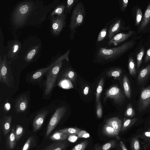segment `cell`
<instances>
[{
  "label": "cell",
  "mask_w": 150,
  "mask_h": 150,
  "mask_svg": "<svg viewBox=\"0 0 150 150\" xmlns=\"http://www.w3.org/2000/svg\"><path fill=\"white\" fill-rule=\"evenodd\" d=\"M79 1V0H68L65 1L66 12L70 14L76 4Z\"/></svg>",
  "instance_id": "cell-32"
},
{
  "label": "cell",
  "mask_w": 150,
  "mask_h": 150,
  "mask_svg": "<svg viewBox=\"0 0 150 150\" xmlns=\"http://www.w3.org/2000/svg\"><path fill=\"white\" fill-rule=\"evenodd\" d=\"M11 64L6 54H4L3 57L0 55V81L8 87H13L14 81Z\"/></svg>",
  "instance_id": "cell-6"
},
{
  "label": "cell",
  "mask_w": 150,
  "mask_h": 150,
  "mask_svg": "<svg viewBox=\"0 0 150 150\" xmlns=\"http://www.w3.org/2000/svg\"><path fill=\"white\" fill-rule=\"evenodd\" d=\"M108 26L106 24L99 33L96 41V44L103 40L107 35Z\"/></svg>",
  "instance_id": "cell-34"
},
{
  "label": "cell",
  "mask_w": 150,
  "mask_h": 150,
  "mask_svg": "<svg viewBox=\"0 0 150 150\" xmlns=\"http://www.w3.org/2000/svg\"><path fill=\"white\" fill-rule=\"evenodd\" d=\"M89 91V87L88 86H86L84 88L83 90V93L84 95L88 94Z\"/></svg>",
  "instance_id": "cell-50"
},
{
  "label": "cell",
  "mask_w": 150,
  "mask_h": 150,
  "mask_svg": "<svg viewBox=\"0 0 150 150\" xmlns=\"http://www.w3.org/2000/svg\"><path fill=\"white\" fill-rule=\"evenodd\" d=\"M86 11L83 3L79 1L73 8L71 15L69 25L70 31V39L73 40L76 32V30L82 25L84 22Z\"/></svg>",
  "instance_id": "cell-5"
},
{
  "label": "cell",
  "mask_w": 150,
  "mask_h": 150,
  "mask_svg": "<svg viewBox=\"0 0 150 150\" xmlns=\"http://www.w3.org/2000/svg\"><path fill=\"white\" fill-rule=\"evenodd\" d=\"M148 131H150V127L149 128V129H148Z\"/></svg>",
  "instance_id": "cell-54"
},
{
  "label": "cell",
  "mask_w": 150,
  "mask_h": 150,
  "mask_svg": "<svg viewBox=\"0 0 150 150\" xmlns=\"http://www.w3.org/2000/svg\"><path fill=\"white\" fill-rule=\"evenodd\" d=\"M129 1L128 0H122L119 1L120 9L122 12L125 11L128 6Z\"/></svg>",
  "instance_id": "cell-47"
},
{
  "label": "cell",
  "mask_w": 150,
  "mask_h": 150,
  "mask_svg": "<svg viewBox=\"0 0 150 150\" xmlns=\"http://www.w3.org/2000/svg\"><path fill=\"white\" fill-rule=\"evenodd\" d=\"M70 50L69 49L64 54L60 57L59 60L52 66L46 73V80L44 83L45 88L44 94L45 96H49L55 87L59 71L63 64V60L65 59L69 61V56Z\"/></svg>",
  "instance_id": "cell-4"
},
{
  "label": "cell",
  "mask_w": 150,
  "mask_h": 150,
  "mask_svg": "<svg viewBox=\"0 0 150 150\" xmlns=\"http://www.w3.org/2000/svg\"><path fill=\"white\" fill-rule=\"evenodd\" d=\"M106 124L119 132L121 129L122 122L118 117H113L108 119L106 121Z\"/></svg>",
  "instance_id": "cell-22"
},
{
  "label": "cell",
  "mask_w": 150,
  "mask_h": 150,
  "mask_svg": "<svg viewBox=\"0 0 150 150\" xmlns=\"http://www.w3.org/2000/svg\"><path fill=\"white\" fill-rule=\"evenodd\" d=\"M66 111V108L64 106H61L57 109L48 123L46 133V138L47 137L54 129L64 116Z\"/></svg>",
  "instance_id": "cell-9"
},
{
  "label": "cell",
  "mask_w": 150,
  "mask_h": 150,
  "mask_svg": "<svg viewBox=\"0 0 150 150\" xmlns=\"http://www.w3.org/2000/svg\"><path fill=\"white\" fill-rule=\"evenodd\" d=\"M150 75V64L145 68L141 69L137 77L138 83L140 84L144 82Z\"/></svg>",
  "instance_id": "cell-19"
},
{
  "label": "cell",
  "mask_w": 150,
  "mask_h": 150,
  "mask_svg": "<svg viewBox=\"0 0 150 150\" xmlns=\"http://www.w3.org/2000/svg\"><path fill=\"white\" fill-rule=\"evenodd\" d=\"M23 132V127L19 125H17L16 127L15 135L16 141L18 140L22 136Z\"/></svg>",
  "instance_id": "cell-43"
},
{
  "label": "cell",
  "mask_w": 150,
  "mask_h": 150,
  "mask_svg": "<svg viewBox=\"0 0 150 150\" xmlns=\"http://www.w3.org/2000/svg\"><path fill=\"white\" fill-rule=\"evenodd\" d=\"M144 53V48H142L139 52L137 54V66L138 70L142 63V58Z\"/></svg>",
  "instance_id": "cell-41"
},
{
  "label": "cell",
  "mask_w": 150,
  "mask_h": 150,
  "mask_svg": "<svg viewBox=\"0 0 150 150\" xmlns=\"http://www.w3.org/2000/svg\"><path fill=\"white\" fill-rule=\"evenodd\" d=\"M48 113V110L43 109L36 115L33 124V130L34 132H36L40 129Z\"/></svg>",
  "instance_id": "cell-15"
},
{
  "label": "cell",
  "mask_w": 150,
  "mask_h": 150,
  "mask_svg": "<svg viewBox=\"0 0 150 150\" xmlns=\"http://www.w3.org/2000/svg\"><path fill=\"white\" fill-rule=\"evenodd\" d=\"M108 29L107 35L108 41L119 32L129 29L125 26V22L121 18L115 17L106 23Z\"/></svg>",
  "instance_id": "cell-7"
},
{
  "label": "cell",
  "mask_w": 150,
  "mask_h": 150,
  "mask_svg": "<svg viewBox=\"0 0 150 150\" xmlns=\"http://www.w3.org/2000/svg\"><path fill=\"white\" fill-rule=\"evenodd\" d=\"M134 40L128 41L119 46L111 48L100 47L94 54V59L100 63L114 61L132 48L135 44Z\"/></svg>",
  "instance_id": "cell-2"
},
{
  "label": "cell",
  "mask_w": 150,
  "mask_h": 150,
  "mask_svg": "<svg viewBox=\"0 0 150 150\" xmlns=\"http://www.w3.org/2000/svg\"><path fill=\"white\" fill-rule=\"evenodd\" d=\"M137 32L142 34L150 33V2L146 9Z\"/></svg>",
  "instance_id": "cell-13"
},
{
  "label": "cell",
  "mask_w": 150,
  "mask_h": 150,
  "mask_svg": "<svg viewBox=\"0 0 150 150\" xmlns=\"http://www.w3.org/2000/svg\"><path fill=\"white\" fill-rule=\"evenodd\" d=\"M69 136L67 134L58 131L53 134L50 137V139L54 141H63L68 138Z\"/></svg>",
  "instance_id": "cell-25"
},
{
  "label": "cell",
  "mask_w": 150,
  "mask_h": 150,
  "mask_svg": "<svg viewBox=\"0 0 150 150\" xmlns=\"http://www.w3.org/2000/svg\"><path fill=\"white\" fill-rule=\"evenodd\" d=\"M138 136L145 141V143H146L144 146L145 149L150 145V131L145 132Z\"/></svg>",
  "instance_id": "cell-36"
},
{
  "label": "cell",
  "mask_w": 150,
  "mask_h": 150,
  "mask_svg": "<svg viewBox=\"0 0 150 150\" xmlns=\"http://www.w3.org/2000/svg\"><path fill=\"white\" fill-rule=\"evenodd\" d=\"M77 137L79 138H88L90 137L89 134L86 131L81 130L77 134Z\"/></svg>",
  "instance_id": "cell-48"
},
{
  "label": "cell",
  "mask_w": 150,
  "mask_h": 150,
  "mask_svg": "<svg viewBox=\"0 0 150 150\" xmlns=\"http://www.w3.org/2000/svg\"><path fill=\"white\" fill-rule=\"evenodd\" d=\"M138 119L134 118L132 119L124 117L121 129V131L124 132L128 128L133 125L137 121Z\"/></svg>",
  "instance_id": "cell-27"
},
{
  "label": "cell",
  "mask_w": 150,
  "mask_h": 150,
  "mask_svg": "<svg viewBox=\"0 0 150 150\" xmlns=\"http://www.w3.org/2000/svg\"><path fill=\"white\" fill-rule=\"evenodd\" d=\"M122 81L125 95L127 98H130L131 96V89L129 80L126 75L124 76Z\"/></svg>",
  "instance_id": "cell-24"
},
{
  "label": "cell",
  "mask_w": 150,
  "mask_h": 150,
  "mask_svg": "<svg viewBox=\"0 0 150 150\" xmlns=\"http://www.w3.org/2000/svg\"><path fill=\"white\" fill-rule=\"evenodd\" d=\"M57 85L59 87L65 89L74 88L71 82L69 80L64 78H62L58 82Z\"/></svg>",
  "instance_id": "cell-28"
},
{
  "label": "cell",
  "mask_w": 150,
  "mask_h": 150,
  "mask_svg": "<svg viewBox=\"0 0 150 150\" xmlns=\"http://www.w3.org/2000/svg\"><path fill=\"white\" fill-rule=\"evenodd\" d=\"M149 123L150 124V121H149Z\"/></svg>",
  "instance_id": "cell-55"
},
{
  "label": "cell",
  "mask_w": 150,
  "mask_h": 150,
  "mask_svg": "<svg viewBox=\"0 0 150 150\" xmlns=\"http://www.w3.org/2000/svg\"><path fill=\"white\" fill-rule=\"evenodd\" d=\"M96 107V113L97 117L100 118L102 116L103 110L101 103L100 101L97 103Z\"/></svg>",
  "instance_id": "cell-46"
},
{
  "label": "cell",
  "mask_w": 150,
  "mask_h": 150,
  "mask_svg": "<svg viewBox=\"0 0 150 150\" xmlns=\"http://www.w3.org/2000/svg\"><path fill=\"white\" fill-rule=\"evenodd\" d=\"M122 74L121 69L117 67L112 68L109 70L107 72V75L108 76L118 79L120 78Z\"/></svg>",
  "instance_id": "cell-29"
},
{
  "label": "cell",
  "mask_w": 150,
  "mask_h": 150,
  "mask_svg": "<svg viewBox=\"0 0 150 150\" xmlns=\"http://www.w3.org/2000/svg\"><path fill=\"white\" fill-rule=\"evenodd\" d=\"M150 107V86L142 91L137 104L138 110L142 112Z\"/></svg>",
  "instance_id": "cell-12"
},
{
  "label": "cell",
  "mask_w": 150,
  "mask_h": 150,
  "mask_svg": "<svg viewBox=\"0 0 150 150\" xmlns=\"http://www.w3.org/2000/svg\"><path fill=\"white\" fill-rule=\"evenodd\" d=\"M42 45L40 39L35 37H29L23 44L17 59H20L26 63L35 61L40 56Z\"/></svg>",
  "instance_id": "cell-3"
},
{
  "label": "cell",
  "mask_w": 150,
  "mask_h": 150,
  "mask_svg": "<svg viewBox=\"0 0 150 150\" xmlns=\"http://www.w3.org/2000/svg\"><path fill=\"white\" fill-rule=\"evenodd\" d=\"M77 77L76 72L72 69L68 68L64 72L61 79L64 78L69 80L72 83H74Z\"/></svg>",
  "instance_id": "cell-23"
},
{
  "label": "cell",
  "mask_w": 150,
  "mask_h": 150,
  "mask_svg": "<svg viewBox=\"0 0 150 150\" xmlns=\"http://www.w3.org/2000/svg\"><path fill=\"white\" fill-rule=\"evenodd\" d=\"M33 141V137H29L23 146L22 150H29L32 145Z\"/></svg>",
  "instance_id": "cell-44"
},
{
  "label": "cell",
  "mask_w": 150,
  "mask_h": 150,
  "mask_svg": "<svg viewBox=\"0 0 150 150\" xmlns=\"http://www.w3.org/2000/svg\"><path fill=\"white\" fill-rule=\"evenodd\" d=\"M93 150H100V147H97Z\"/></svg>",
  "instance_id": "cell-52"
},
{
  "label": "cell",
  "mask_w": 150,
  "mask_h": 150,
  "mask_svg": "<svg viewBox=\"0 0 150 150\" xmlns=\"http://www.w3.org/2000/svg\"><path fill=\"white\" fill-rule=\"evenodd\" d=\"M110 98L118 105L123 103L125 100V96L121 89L116 86L111 87L106 91L105 99Z\"/></svg>",
  "instance_id": "cell-11"
},
{
  "label": "cell",
  "mask_w": 150,
  "mask_h": 150,
  "mask_svg": "<svg viewBox=\"0 0 150 150\" xmlns=\"http://www.w3.org/2000/svg\"><path fill=\"white\" fill-rule=\"evenodd\" d=\"M28 105V99L27 96L23 95L17 98L15 101V110L18 113L25 112Z\"/></svg>",
  "instance_id": "cell-16"
},
{
  "label": "cell",
  "mask_w": 150,
  "mask_h": 150,
  "mask_svg": "<svg viewBox=\"0 0 150 150\" xmlns=\"http://www.w3.org/2000/svg\"><path fill=\"white\" fill-rule=\"evenodd\" d=\"M60 57L56 60L54 61L51 65L47 67L43 68L38 69L33 72L30 76V80L32 82L38 81L42 78L48 70L54 64L56 63L60 59Z\"/></svg>",
  "instance_id": "cell-17"
},
{
  "label": "cell",
  "mask_w": 150,
  "mask_h": 150,
  "mask_svg": "<svg viewBox=\"0 0 150 150\" xmlns=\"http://www.w3.org/2000/svg\"><path fill=\"white\" fill-rule=\"evenodd\" d=\"M16 137L15 133L14 132H12L7 138V145L10 149H13L16 144Z\"/></svg>",
  "instance_id": "cell-30"
},
{
  "label": "cell",
  "mask_w": 150,
  "mask_h": 150,
  "mask_svg": "<svg viewBox=\"0 0 150 150\" xmlns=\"http://www.w3.org/2000/svg\"><path fill=\"white\" fill-rule=\"evenodd\" d=\"M143 14L141 8L138 7L136 12L135 24L137 26H139L143 18Z\"/></svg>",
  "instance_id": "cell-39"
},
{
  "label": "cell",
  "mask_w": 150,
  "mask_h": 150,
  "mask_svg": "<svg viewBox=\"0 0 150 150\" xmlns=\"http://www.w3.org/2000/svg\"><path fill=\"white\" fill-rule=\"evenodd\" d=\"M135 112L131 103H129L127 106L125 113V116L127 117H132L135 115Z\"/></svg>",
  "instance_id": "cell-40"
},
{
  "label": "cell",
  "mask_w": 150,
  "mask_h": 150,
  "mask_svg": "<svg viewBox=\"0 0 150 150\" xmlns=\"http://www.w3.org/2000/svg\"><path fill=\"white\" fill-rule=\"evenodd\" d=\"M66 13L65 2L64 1L59 3L50 12L48 18L54 16H61Z\"/></svg>",
  "instance_id": "cell-20"
},
{
  "label": "cell",
  "mask_w": 150,
  "mask_h": 150,
  "mask_svg": "<svg viewBox=\"0 0 150 150\" xmlns=\"http://www.w3.org/2000/svg\"><path fill=\"white\" fill-rule=\"evenodd\" d=\"M67 143L63 141H57L46 146L42 150H64Z\"/></svg>",
  "instance_id": "cell-21"
},
{
  "label": "cell",
  "mask_w": 150,
  "mask_h": 150,
  "mask_svg": "<svg viewBox=\"0 0 150 150\" xmlns=\"http://www.w3.org/2000/svg\"><path fill=\"white\" fill-rule=\"evenodd\" d=\"M103 132L106 135L114 137L117 136L119 132L106 124L103 126Z\"/></svg>",
  "instance_id": "cell-26"
},
{
  "label": "cell",
  "mask_w": 150,
  "mask_h": 150,
  "mask_svg": "<svg viewBox=\"0 0 150 150\" xmlns=\"http://www.w3.org/2000/svg\"><path fill=\"white\" fill-rule=\"evenodd\" d=\"M116 141L115 140H111L104 144L100 147L101 150H110L114 148L116 145Z\"/></svg>",
  "instance_id": "cell-42"
},
{
  "label": "cell",
  "mask_w": 150,
  "mask_h": 150,
  "mask_svg": "<svg viewBox=\"0 0 150 150\" xmlns=\"http://www.w3.org/2000/svg\"><path fill=\"white\" fill-rule=\"evenodd\" d=\"M128 68L130 75L134 76L136 74V69L135 62L134 59L131 57H130L129 59Z\"/></svg>",
  "instance_id": "cell-33"
},
{
  "label": "cell",
  "mask_w": 150,
  "mask_h": 150,
  "mask_svg": "<svg viewBox=\"0 0 150 150\" xmlns=\"http://www.w3.org/2000/svg\"><path fill=\"white\" fill-rule=\"evenodd\" d=\"M120 144L122 150H127L125 144L122 141H120Z\"/></svg>",
  "instance_id": "cell-51"
},
{
  "label": "cell",
  "mask_w": 150,
  "mask_h": 150,
  "mask_svg": "<svg viewBox=\"0 0 150 150\" xmlns=\"http://www.w3.org/2000/svg\"><path fill=\"white\" fill-rule=\"evenodd\" d=\"M139 137L138 135L136 136L132 139L131 141V147L132 150L140 149Z\"/></svg>",
  "instance_id": "cell-38"
},
{
  "label": "cell",
  "mask_w": 150,
  "mask_h": 150,
  "mask_svg": "<svg viewBox=\"0 0 150 150\" xmlns=\"http://www.w3.org/2000/svg\"><path fill=\"white\" fill-rule=\"evenodd\" d=\"M12 120L11 116H4L1 119L0 127L4 135L7 134L10 131Z\"/></svg>",
  "instance_id": "cell-18"
},
{
  "label": "cell",
  "mask_w": 150,
  "mask_h": 150,
  "mask_svg": "<svg viewBox=\"0 0 150 150\" xmlns=\"http://www.w3.org/2000/svg\"><path fill=\"white\" fill-rule=\"evenodd\" d=\"M22 44L20 41L16 39L8 41L6 55L8 61L11 64L18 58Z\"/></svg>",
  "instance_id": "cell-10"
},
{
  "label": "cell",
  "mask_w": 150,
  "mask_h": 150,
  "mask_svg": "<svg viewBox=\"0 0 150 150\" xmlns=\"http://www.w3.org/2000/svg\"><path fill=\"white\" fill-rule=\"evenodd\" d=\"M134 33V31L133 30H130L125 33H119L113 36L110 40L108 41V45L117 46L132 36Z\"/></svg>",
  "instance_id": "cell-14"
},
{
  "label": "cell",
  "mask_w": 150,
  "mask_h": 150,
  "mask_svg": "<svg viewBox=\"0 0 150 150\" xmlns=\"http://www.w3.org/2000/svg\"><path fill=\"white\" fill-rule=\"evenodd\" d=\"M148 43L149 44H150V38H149V39L148 41Z\"/></svg>",
  "instance_id": "cell-53"
},
{
  "label": "cell",
  "mask_w": 150,
  "mask_h": 150,
  "mask_svg": "<svg viewBox=\"0 0 150 150\" xmlns=\"http://www.w3.org/2000/svg\"><path fill=\"white\" fill-rule=\"evenodd\" d=\"M67 14L66 13L62 16H54L49 18L51 31L54 36L59 35L66 27Z\"/></svg>",
  "instance_id": "cell-8"
},
{
  "label": "cell",
  "mask_w": 150,
  "mask_h": 150,
  "mask_svg": "<svg viewBox=\"0 0 150 150\" xmlns=\"http://www.w3.org/2000/svg\"><path fill=\"white\" fill-rule=\"evenodd\" d=\"M150 60V47L147 50L144 59L145 62H148Z\"/></svg>",
  "instance_id": "cell-49"
},
{
  "label": "cell",
  "mask_w": 150,
  "mask_h": 150,
  "mask_svg": "<svg viewBox=\"0 0 150 150\" xmlns=\"http://www.w3.org/2000/svg\"><path fill=\"white\" fill-rule=\"evenodd\" d=\"M11 108L10 104L8 102V100H6L4 102L2 105L1 106L0 114L1 115H5L9 111Z\"/></svg>",
  "instance_id": "cell-37"
},
{
  "label": "cell",
  "mask_w": 150,
  "mask_h": 150,
  "mask_svg": "<svg viewBox=\"0 0 150 150\" xmlns=\"http://www.w3.org/2000/svg\"><path fill=\"white\" fill-rule=\"evenodd\" d=\"M81 130L76 128H68L59 130L58 131L70 135H77Z\"/></svg>",
  "instance_id": "cell-31"
},
{
  "label": "cell",
  "mask_w": 150,
  "mask_h": 150,
  "mask_svg": "<svg viewBox=\"0 0 150 150\" xmlns=\"http://www.w3.org/2000/svg\"><path fill=\"white\" fill-rule=\"evenodd\" d=\"M55 0L44 4L42 0H24L18 3L13 10L10 21L13 32L28 26L40 27L46 19L47 15L59 4Z\"/></svg>",
  "instance_id": "cell-1"
},
{
  "label": "cell",
  "mask_w": 150,
  "mask_h": 150,
  "mask_svg": "<svg viewBox=\"0 0 150 150\" xmlns=\"http://www.w3.org/2000/svg\"><path fill=\"white\" fill-rule=\"evenodd\" d=\"M104 83V79L102 78L100 80L96 92V101L97 103L99 101L100 94L103 91Z\"/></svg>",
  "instance_id": "cell-35"
},
{
  "label": "cell",
  "mask_w": 150,
  "mask_h": 150,
  "mask_svg": "<svg viewBox=\"0 0 150 150\" xmlns=\"http://www.w3.org/2000/svg\"><path fill=\"white\" fill-rule=\"evenodd\" d=\"M88 144V141H83L76 145L71 150H84Z\"/></svg>",
  "instance_id": "cell-45"
}]
</instances>
